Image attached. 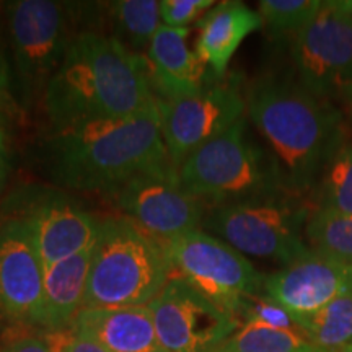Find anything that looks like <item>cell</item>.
Listing matches in <instances>:
<instances>
[{
    "label": "cell",
    "mask_w": 352,
    "mask_h": 352,
    "mask_svg": "<svg viewBox=\"0 0 352 352\" xmlns=\"http://www.w3.org/2000/svg\"><path fill=\"white\" fill-rule=\"evenodd\" d=\"M240 321L241 323L254 321V323L266 324V327L276 329L303 334L297 320L283 305L267 297L266 294H258V296H253L246 300L243 308H241Z\"/></svg>",
    "instance_id": "cell-26"
},
{
    "label": "cell",
    "mask_w": 352,
    "mask_h": 352,
    "mask_svg": "<svg viewBox=\"0 0 352 352\" xmlns=\"http://www.w3.org/2000/svg\"><path fill=\"white\" fill-rule=\"evenodd\" d=\"M0 352H52L44 334L20 333L0 344Z\"/></svg>",
    "instance_id": "cell-29"
},
{
    "label": "cell",
    "mask_w": 352,
    "mask_h": 352,
    "mask_svg": "<svg viewBox=\"0 0 352 352\" xmlns=\"http://www.w3.org/2000/svg\"><path fill=\"white\" fill-rule=\"evenodd\" d=\"M189 28L160 25L147 50L148 77L158 100H175L199 91L208 83V67L188 46Z\"/></svg>",
    "instance_id": "cell-16"
},
{
    "label": "cell",
    "mask_w": 352,
    "mask_h": 352,
    "mask_svg": "<svg viewBox=\"0 0 352 352\" xmlns=\"http://www.w3.org/2000/svg\"><path fill=\"white\" fill-rule=\"evenodd\" d=\"M246 114L270 144L287 189L305 191L342 144L341 114L297 77L263 74L245 91Z\"/></svg>",
    "instance_id": "cell-3"
},
{
    "label": "cell",
    "mask_w": 352,
    "mask_h": 352,
    "mask_svg": "<svg viewBox=\"0 0 352 352\" xmlns=\"http://www.w3.org/2000/svg\"><path fill=\"white\" fill-rule=\"evenodd\" d=\"M323 0H261L258 13L271 38L296 36L318 13Z\"/></svg>",
    "instance_id": "cell-25"
},
{
    "label": "cell",
    "mask_w": 352,
    "mask_h": 352,
    "mask_svg": "<svg viewBox=\"0 0 352 352\" xmlns=\"http://www.w3.org/2000/svg\"><path fill=\"white\" fill-rule=\"evenodd\" d=\"M12 70L25 104L41 98L63 64L70 33L67 3L52 0H15L6 3Z\"/></svg>",
    "instance_id": "cell-7"
},
{
    "label": "cell",
    "mask_w": 352,
    "mask_h": 352,
    "mask_svg": "<svg viewBox=\"0 0 352 352\" xmlns=\"http://www.w3.org/2000/svg\"><path fill=\"white\" fill-rule=\"evenodd\" d=\"M342 352H352V341H351V344H349V346H347V347H346V349H344V351H342Z\"/></svg>",
    "instance_id": "cell-34"
},
{
    "label": "cell",
    "mask_w": 352,
    "mask_h": 352,
    "mask_svg": "<svg viewBox=\"0 0 352 352\" xmlns=\"http://www.w3.org/2000/svg\"><path fill=\"white\" fill-rule=\"evenodd\" d=\"M296 77L320 96L352 82V0H324L294 36Z\"/></svg>",
    "instance_id": "cell-10"
},
{
    "label": "cell",
    "mask_w": 352,
    "mask_h": 352,
    "mask_svg": "<svg viewBox=\"0 0 352 352\" xmlns=\"http://www.w3.org/2000/svg\"><path fill=\"white\" fill-rule=\"evenodd\" d=\"M173 274L240 320L248 298L263 294L264 276L245 254L206 230H191L164 241ZM241 323V321H240Z\"/></svg>",
    "instance_id": "cell-8"
},
{
    "label": "cell",
    "mask_w": 352,
    "mask_h": 352,
    "mask_svg": "<svg viewBox=\"0 0 352 352\" xmlns=\"http://www.w3.org/2000/svg\"><path fill=\"white\" fill-rule=\"evenodd\" d=\"M305 240L311 252L352 264V214L311 209L305 223Z\"/></svg>",
    "instance_id": "cell-22"
},
{
    "label": "cell",
    "mask_w": 352,
    "mask_h": 352,
    "mask_svg": "<svg viewBox=\"0 0 352 352\" xmlns=\"http://www.w3.org/2000/svg\"><path fill=\"white\" fill-rule=\"evenodd\" d=\"M214 6V0H162V25L170 28H188L195 21H199Z\"/></svg>",
    "instance_id": "cell-27"
},
{
    "label": "cell",
    "mask_w": 352,
    "mask_h": 352,
    "mask_svg": "<svg viewBox=\"0 0 352 352\" xmlns=\"http://www.w3.org/2000/svg\"><path fill=\"white\" fill-rule=\"evenodd\" d=\"M214 352H321L303 334L246 321Z\"/></svg>",
    "instance_id": "cell-23"
},
{
    "label": "cell",
    "mask_w": 352,
    "mask_h": 352,
    "mask_svg": "<svg viewBox=\"0 0 352 352\" xmlns=\"http://www.w3.org/2000/svg\"><path fill=\"white\" fill-rule=\"evenodd\" d=\"M168 162L157 96L131 116L57 129L47 142L51 178L74 191L111 195L134 176Z\"/></svg>",
    "instance_id": "cell-2"
},
{
    "label": "cell",
    "mask_w": 352,
    "mask_h": 352,
    "mask_svg": "<svg viewBox=\"0 0 352 352\" xmlns=\"http://www.w3.org/2000/svg\"><path fill=\"white\" fill-rule=\"evenodd\" d=\"M196 54L215 78H223L228 64L250 34L263 28L259 13L243 2L228 0L210 8L197 21Z\"/></svg>",
    "instance_id": "cell-18"
},
{
    "label": "cell",
    "mask_w": 352,
    "mask_h": 352,
    "mask_svg": "<svg viewBox=\"0 0 352 352\" xmlns=\"http://www.w3.org/2000/svg\"><path fill=\"white\" fill-rule=\"evenodd\" d=\"M162 138L171 165L183 162L245 118L246 101L236 77L208 82L196 94L175 100H158Z\"/></svg>",
    "instance_id": "cell-9"
},
{
    "label": "cell",
    "mask_w": 352,
    "mask_h": 352,
    "mask_svg": "<svg viewBox=\"0 0 352 352\" xmlns=\"http://www.w3.org/2000/svg\"><path fill=\"white\" fill-rule=\"evenodd\" d=\"M109 13L114 23L113 36L127 50L147 52L157 30L160 28V2L157 0H120L109 3Z\"/></svg>",
    "instance_id": "cell-21"
},
{
    "label": "cell",
    "mask_w": 352,
    "mask_h": 352,
    "mask_svg": "<svg viewBox=\"0 0 352 352\" xmlns=\"http://www.w3.org/2000/svg\"><path fill=\"white\" fill-rule=\"evenodd\" d=\"M12 64L7 57L6 44H3L2 34H0V98L7 95L8 88L12 85Z\"/></svg>",
    "instance_id": "cell-30"
},
{
    "label": "cell",
    "mask_w": 352,
    "mask_h": 352,
    "mask_svg": "<svg viewBox=\"0 0 352 352\" xmlns=\"http://www.w3.org/2000/svg\"><path fill=\"white\" fill-rule=\"evenodd\" d=\"M310 210L297 192L253 197L208 209L202 228L241 254L274 259L284 266L311 254L305 240Z\"/></svg>",
    "instance_id": "cell-6"
},
{
    "label": "cell",
    "mask_w": 352,
    "mask_h": 352,
    "mask_svg": "<svg viewBox=\"0 0 352 352\" xmlns=\"http://www.w3.org/2000/svg\"><path fill=\"white\" fill-rule=\"evenodd\" d=\"M316 208L352 214V144H342L320 175Z\"/></svg>",
    "instance_id": "cell-24"
},
{
    "label": "cell",
    "mask_w": 352,
    "mask_h": 352,
    "mask_svg": "<svg viewBox=\"0 0 352 352\" xmlns=\"http://www.w3.org/2000/svg\"><path fill=\"white\" fill-rule=\"evenodd\" d=\"M0 170H10V160H8V142L7 132L0 122Z\"/></svg>",
    "instance_id": "cell-31"
},
{
    "label": "cell",
    "mask_w": 352,
    "mask_h": 352,
    "mask_svg": "<svg viewBox=\"0 0 352 352\" xmlns=\"http://www.w3.org/2000/svg\"><path fill=\"white\" fill-rule=\"evenodd\" d=\"M44 264L28 227L8 217L0 223V320L43 331Z\"/></svg>",
    "instance_id": "cell-14"
},
{
    "label": "cell",
    "mask_w": 352,
    "mask_h": 352,
    "mask_svg": "<svg viewBox=\"0 0 352 352\" xmlns=\"http://www.w3.org/2000/svg\"><path fill=\"white\" fill-rule=\"evenodd\" d=\"M263 294L303 318L334 298L352 294V264L311 252L307 258L264 276Z\"/></svg>",
    "instance_id": "cell-15"
},
{
    "label": "cell",
    "mask_w": 352,
    "mask_h": 352,
    "mask_svg": "<svg viewBox=\"0 0 352 352\" xmlns=\"http://www.w3.org/2000/svg\"><path fill=\"white\" fill-rule=\"evenodd\" d=\"M8 171H10V170H0V192H2V189H3V186H6V183H7Z\"/></svg>",
    "instance_id": "cell-33"
},
{
    "label": "cell",
    "mask_w": 352,
    "mask_h": 352,
    "mask_svg": "<svg viewBox=\"0 0 352 352\" xmlns=\"http://www.w3.org/2000/svg\"><path fill=\"white\" fill-rule=\"evenodd\" d=\"M297 323L303 336L321 352H342L352 341V294L334 298Z\"/></svg>",
    "instance_id": "cell-20"
},
{
    "label": "cell",
    "mask_w": 352,
    "mask_h": 352,
    "mask_svg": "<svg viewBox=\"0 0 352 352\" xmlns=\"http://www.w3.org/2000/svg\"><path fill=\"white\" fill-rule=\"evenodd\" d=\"M171 276L173 267L162 241L127 217L104 219L95 243L83 308L147 307Z\"/></svg>",
    "instance_id": "cell-4"
},
{
    "label": "cell",
    "mask_w": 352,
    "mask_h": 352,
    "mask_svg": "<svg viewBox=\"0 0 352 352\" xmlns=\"http://www.w3.org/2000/svg\"><path fill=\"white\" fill-rule=\"evenodd\" d=\"M95 243L44 270L43 331L56 333L72 327L83 308Z\"/></svg>",
    "instance_id": "cell-19"
},
{
    "label": "cell",
    "mask_w": 352,
    "mask_h": 352,
    "mask_svg": "<svg viewBox=\"0 0 352 352\" xmlns=\"http://www.w3.org/2000/svg\"><path fill=\"white\" fill-rule=\"evenodd\" d=\"M70 329L109 352H166L148 307L83 308Z\"/></svg>",
    "instance_id": "cell-17"
},
{
    "label": "cell",
    "mask_w": 352,
    "mask_h": 352,
    "mask_svg": "<svg viewBox=\"0 0 352 352\" xmlns=\"http://www.w3.org/2000/svg\"><path fill=\"white\" fill-rule=\"evenodd\" d=\"M147 307L166 352H214L241 324L176 274Z\"/></svg>",
    "instance_id": "cell-11"
},
{
    "label": "cell",
    "mask_w": 352,
    "mask_h": 352,
    "mask_svg": "<svg viewBox=\"0 0 352 352\" xmlns=\"http://www.w3.org/2000/svg\"><path fill=\"white\" fill-rule=\"evenodd\" d=\"M13 214L28 227L44 270L74 256L98 239L101 220L72 197L50 188H26L13 197Z\"/></svg>",
    "instance_id": "cell-13"
},
{
    "label": "cell",
    "mask_w": 352,
    "mask_h": 352,
    "mask_svg": "<svg viewBox=\"0 0 352 352\" xmlns=\"http://www.w3.org/2000/svg\"><path fill=\"white\" fill-rule=\"evenodd\" d=\"M178 178L208 209L287 189L274 158L250 138L245 118L192 152Z\"/></svg>",
    "instance_id": "cell-5"
},
{
    "label": "cell",
    "mask_w": 352,
    "mask_h": 352,
    "mask_svg": "<svg viewBox=\"0 0 352 352\" xmlns=\"http://www.w3.org/2000/svg\"><path fill=\"white\" fill-rule=\"evenodd\" d=\"M340 91H341L342 100H344V103L347 104V108H349V111L352 114V82L342 87Z\"/></svg>",
    "instance_id": "cell-32"
},
{
    "label": "cell",
    "mask_w": 352,
    "mask_h": 352,
    "mask_svg": "<svg viewBox=\"0 0 352 352\" xmlns=\"http://www.w3.org/2000/svg\"><path fill=\"white\" fill-rule=\"evenodd\" d=\"M43 334L52 352H109L98 342L78 336L70 328L56 333L44 331Z\"/></svg>",
    "instance_id": "cell-28"
},
{
    "label": "cell",
    "mask_w": 352,
    "mask_h": 352,
    "mask_svg": "<svg viewBox=\"0 0 352 352\" xmlns=\"http://www.w3.org/2000/svg\"><path fill=\"white\" fill-rule=\"evenodd\" d=\"M153 100L147 60L113 34L95 32L74 36L43 95L54 131L131 116Z\"/></svg>",
    "instance_id": "cell-1"
},
{
    "label": "cell",
    "mask_w": 352,
    "mask_h": 352,
    "mask_svg": "<svg viewBox=\"0 0 352 352\" xmlns=\"http://www.w3.org/2000/svg\"><path fill=\"white\" fill-rule=\"evenodd\" d=\"M114 195L127 219L158 241L202 227L208 208L186 192L171 162L126 182Z\"/></svg>",
    "instance_id": "cell-12"
}]
</instances>
